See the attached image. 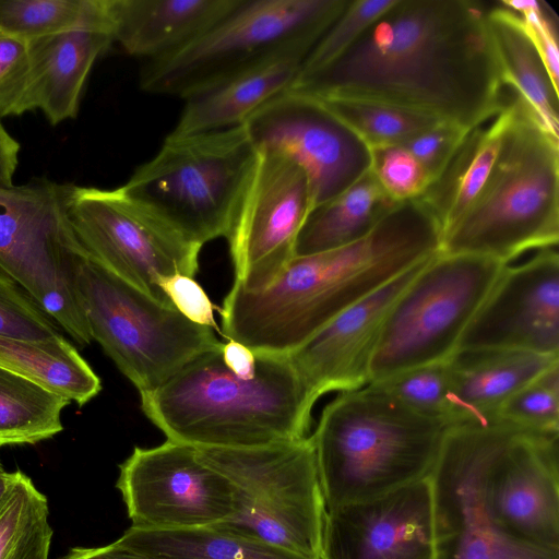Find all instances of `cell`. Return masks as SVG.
I'll use <instances>...</instances> for the list:
<instances>
[{"instance_id": "6da1fadb", "label": "cell", "mask_w": 559, "mask_h": 559, "mask_svg": "<svg viewBox=\"0 0 559 559\" xmlns=\"http://www.w3.org/2000/svg\"><path fill=\"white\" fill-rule=\"evenodd\" d=\"M488 8L395 0L337 59L286 91L389 103L471 130L506 100Z\"/></svg>"}, {"instance_id": "7a4b0ae2", "label": "cell", "mask_w": 559, "mask_h": 559, "mask_svg": "<svg viewBox=\"0 0 559 559\" xmlns=\"http://www.w3.org/2000/svg\"><path fill=\"white\" fill-rule=\"evenodd\" d=\"M441 231L417 200L400 202L364 238L294 257L266 288L233 284L222 334L253 353L288 355L335 316L441 251Z\"/></svg>"}, {"instance_id": "3957f363", "label": "cell", "mask_w": 559, "mask_h": 559, "mask_svg": "<svg viewBox=\"0 0 559 559\" xmlns=\"http://www.w3.org/2000/svg\"><path fill=\"white\" fill-rule=\"evenodd\" d=\"M252 378L236 376L222 347L203 353L154 390L145 416L167 440L194 448H258L307 436L316 403L287 355L254 353Z\"/></svg>"}, {"instance_id": "277c9868", "label": "cell", "mask_w": 559, "mask_h": 559, "mask_svg": "<svg viewBox=\"0 0 559 559\" xmlns=\"http://www.w3.org/2000/svg\"><path fill=\"white\" fill-rule=\"evenodd\" d=\"M450 428L374 383L341 392L311 435L326 510L428 478Z\"/></svg>"}, {"instance_id": "5b68a950", "label": "cell", "mask_w": 559, "mask_h": 559, "mask_svg": "<svg viewBox=\"0 0 559 559\" xmlns=\"http://www.w3.org/2000/svg\"><path fill=\"white\" fill-rule=\"evenodd\" d=\"M508 109L491 173L472 206L443 237V253L510 264L528 250L558 245L559 139L512 90Z\"/></svg>"}, {"instance_id": "8992f818", "label": "cell", "mask_w": 559, "mask_h": 559, "mask_svg": "<svg viewBox=\"0 0 559 559\" xmlns=\"http://www.w3.org/2000/svg\"><path fill=\"white\" fill-rule=\"evenodd\" d=\"M259 151L245 124L168 134L121 186L195 247L227 238Z\"/></svg>"}, {"instance_id": "52a82bcc", "label": "cell", "mask_w": 559, "mask_h": 559, "mask_svg": "<svg viewBox=\"0 0 559 559\" xmlns=\"http://www.w3.org/2000/svg\"><path fill=\"white\" fill-rule=\"evenodd\" d=\"M235 490V513L211 525L321 559L326 506L311 436L258 448H195Z\"/></svg>"}, {"instance_id": "ba28073f", "label": "cell", "mask_w": 559, "mask_h": 559, "mask_svg": "<svg viewBox=\"0 0 559 559\" xmlns=\"http://www.w3.org/2000/svg\"><path fill=\"white\" fill-rule=\"evenodd\" d=\"M73 186L39 177L0 187V273L84 347L92 336L76 273L87 254L69 219Z\"/></svg>"}, {"instance_id": "9c48e42d", "label": "cell", "mask_w": 559, "mask_h": 559, "mask_svg": "<svg viewBox=\"0 0 559 559\" xmlns=\"http://www.w3.org/2000/svg\"><path fill=\"white\" fill-rule=\"evenodd\" d=\"M76 286L92 340L140 393L223 345L211 328L191 322L88 257L79 266Z\"/></svg>"}, {"instance_id": "30bf717a", "label": "cell", "mask_w": 559, "mask_h": 559, "mask_svg": "<svg viewBox=\"0 0 559 559\" xmlns=\"http://www.w3.org/2000/svg\"><path fill=\"white\" fill-rule=\"evenodd\" d=\"M347 0H242L203 34L146 61L140 87L182 99L296 40L320 39Z\"/></svg>"}, {"instance_id": "8fae6325", "label": "cell", "mask_w": 559, "mask_h": 559, "mask_svg": "<svg viewBox=\"0 0 559 559\" xmlns=\"http://www.w3.org/2000/svg\"><path fill=\"white\" fill-rule=\"evenodd\" d=\"M506 265L441 251L430 258L388 314L371 361L370 382L448 360Z\"/></svg>"}, {"instance_id": "7c38bea8", "label": "cell", "mask_w": 559, "mask_h": 559, "mask_svg": "<svg viewBox=\"0 0 559 559\" xmlns=\"http://www.w3.org/2000/svg\"><path fill=\"white\" fill-rule=\"evenodd\" d=\"M68 214L90 259L159 304L175 308L158 281L178 273L193 277L201 248L187 242L121 187L74 185Z\"/></svg>"}, {"instance_id": "4fadbf2b", "label": "cell", "mask_w": 559, "mask_h": 559, "mask_svg": "<svg viewBox=\"0 0 559 559\" xmlns=\"http://www.w3.org/2000/svg\"><path fill=\"white\" fill-rule=\"evenodd\" d=\"M559 433L499 423L484 438L476 484L488 520L509 538L559 552Z\"/></svg>"}, {"instance_id": "5bb4252c", "label": "cell", "mask_w": 559, "mask_h": 559, "mask_svg": "<svg viewBox=\"0 0 559 559\" xmlns=\"http://www.w3.org/2000/svg\"><path fill=\"white\" fill-rule=\"evenodd\" d=\"M258 151L226 238L234 282L252 292L270 286L295 257L299 231L313 209L305 170L285 153Z\"/></svg>"}, {"instance_id": "9a60e30c", "label": "cell", "mask_w": 559, "mask_h": 559, "mask_svg": "<svg viewBox=\"0 0 559 559\" xmlns=\"http://www.w3.org/2000/svg\"><path fill=\"white\" fill-rule=\"evenodd\" d=\"M116 487L131 527L168 531L219 524L235 513V490L194 447L167 440L135 447L119 465Z\"/></svg>"}, {"instance_id": "2e32d148", "label": "cell", "mask_w": 559, "mask_h": 559, "mask_svg": "<svg viewBox=\"0 0 559 559\" xmlns=\"http://www.w3.org/2000/svg\"><path fill=\"white\" fill-rule=\"evenodd\" d=\"M243 124L258 150L285 153L305 170L313 209L342 193L370 168L368 146L313 96L285 91Z\"/></svg>"}, {"instance_id": "e0dca14e", "label": "cell", "mask_w": 559, "mask_h": 559, "mask_svg": "<svg viewBox=\"0 0 559 559\" xmlns=\"http://www.w3.org/2000/svg\"><path fill=\"white\" fill-rule=\"evenodd\" d=\"M509 349L559 356V255L539 250L507 264L471 320L457 350Z\"/></svg>"}, {"instance_id": "ac0fdd59", "label": "cell", "mask_w": 559, "mask_h": 559, "mask_svg": "<svg viewBox=\"0 0 559 559\" xmlns=\"http://www.w3.org/2000/svg\"><path fill=\"white\" fill-rule=\"evenodd\" d=\"M430 478L326 510L321 559H432Z\"/></svg>"}, {"instance_id": "d6986e66", "label": "cell", "mask_w": 559, "mask_h": 559, "mask_svg": "<svg viewBox=\"0 0 559 559\" xmlns=\"http://www.w3.org/2000/svg\"><path fill=\"white\" fill-rule=\"evenodd\" d=\"M429 259L335 316L287 355L316 402L329 392L357 390L370 382L388 314Z\"/></svg>"}, {"instance_id": "ffe728a7", "label": "cell", "mask_w": 559, "mask_h": 559, "mask_svg": "<svg viewBox=\"0 0 559 559\" xmlns=\"http://www.w3.org/2000/svg\"><path fill=\"white\" fill-rule=\"evenodd\" d=\"M433 504L432 559H559V552L520 544L486 516L474 463L465 455L441 457L429 476Z\"/></svg>"}, {"instance_id": "44dd1931", "label": "cell", "mask_w": 559, "mask_h": 559, "mask_svg": "<svg viewBox=\"0 0 559 559\" xmlns=\"http://www.w3.org/2000/svg\"><path fill=\"white\" fill-rule=\"evenodd\" d=\"M319 39L285 45L267 57L185 98L170 134L189 135L241 126L259 108L288 90Z\"/></svg>"}, {"instance_id": "7402d4cb", "label": "cell", "mask_w": 559, "mask_h": 559, "mask_svg": "<svg viewBox=\"0 0 559 559\" xmlns=\"http://www.w3.org/2000/svg\"><path fill=\"white\" fill-rule=\"evenodd\" d=\"M242 0H106L114 43L154 60L190 43Z\"/></svg>"}, {"instance_id": "603a6c76", "label": "cell", "mask_w": 559, "mask_h": 559, "mask_svg": "<svg viewBox=\"0 0 559 559\" xmlns=\"http://www.w3.org/2000/svg\"><path fill=\"white\" fill-rule=\"evenodd\" d=\"M559 356L509 349L457 350L451 370V427L489 424L515 392L552 365Z\"/></svg>"}, {"instance_id": "cb8c5ba5", "label": "cell", "mask_w": 559, "mask_h": 559, "mask_svg": "<svg viewBox=\"0 0 559 559\" xmlns=\"http://www.w3.org/2000/svg\"><path fill=\"white\" fill-rule=\"evenodd\" d=\"M114 44L106 29H75L28 41L32 100L51 126L78 116L84 85Z\"/></svg>"}, {"instance_id": "d4e9b609", "label": "cell", "mask_w": 559, "mask_h": 559, "mask_svg": "<svg viewBox=\"0 0 559 559\" xmlns=\"http://www.w3.org/2000/svg\"><path fill=\"white\" fill-rule=\"evenodd\" d=\"M508 117L507 95L502 109L468 130L439 176L415 199L435 219L442 239L485 186L497 158Z\"/></svg>"}, {"instance_id": "484cf974", "label": "cell", "mask_w": 559, "mask_h": 559, "mask_svg": "<svg viewBox=\"0 0 559 559\" xmlns=\"http://www.w3.org/2000/svg\"><path fill=\"white\" fill-rule=\"evenodd\" d=\"M487 19L503 86L511 88L559 139V91L518 15L500 1L488 8Z\"/></svg>"}, {"instance_id": "4316f807", "label": "cell", "mask_w": 559, "mask_h": 559, "mask_svg": "<svg viewBox=\"0 0 559 559\" xmlns=\"http://www.w3.org/2000/svg\"><path fill=\"white\" fill-rule=\"evenodd\" d=\"M400 202L369 170L338 195L311 210L295 247V257L320 253L366 237Z\"/></svg>"}, {"instance_id": "83f0119b", "label": "cell", "mask_w": 559, "mask_h": 559, "mask_svg": "<svg viewBox=\"0 0 559 559\" xmlns=\"http://www.w3.org/2000/svg\"><path fill=\"white\" fill-rule=\"evenodd\" d=\"M0 366L79 406L102 390L99 377L63 336L48 341L0 336Z\"/></svg>"}, {"instance_id": "f1b7e54d", "label": "cell", "mask_w": 559, "mask_h": 559, "mask_svg": "<svg viewBox=\"0 0 559 559\" xmlns=\"http://www.w3.org/2000/svg\"><path fill=\"white\" fill-rule=\"evenodd\" d=\"M117 542L158 559H307L215 526L168 531L130 526Z\"/></svg>"}, {"instance_id": "f546056e", "label": "cell", "mask_w": 559, "mask_h": 559, "mask_svg": "<svg viewBox=\"0 0 559 559\" xmlns=\"http://www.w3.org/2000/svg\"><path fill=\"white\" fill-rule=\"evenodd\" d=\"M71 402L0 366V448L35 444L63 430Z\"/></svg>"}, {"instance_id": "4dcf8cb0", "label": "cell", "mask_w": 559, "mask_h": 559, "mask_svg": "<svg viewBox=\"0 0 559 559\" xmlns=\"http://www.w3.org/2000/svg\"><path fill=\"white\" fill-rule=\"evenodd\" d=\"M46 496L21 471L0 499V559H48L52 528Z\"/></svg>"}, {"instance_id": "1f68e13d", "label": "cell", "mask_w": 559, "mask_h": 559, "mask_svg": "<svg viewBox=\"0 0 559 559\" xmlns=\"http://www.w3.org/2000/svg\"><path fill=\"white\" fill-rule=\"evenodd\" d=\"M75 29H106V0H0V31L31 41Z\"/></svg>"}, {"instance_id": "d6a6232c", "label": "cell", "mask_w": 559, "mask_h": 559, "mask_svg": "<svg viewBox=\"0 0 559 559\" xmlns=\"http://www.w3.org/2000/svg\"><path fill=\"white\" fill-rule=\"evenodd\" d=\"M340 118L368 148L402 144L441 121L393 104L354 98L316 97Z\"/></svg>"}, {"instance_id": "836d02e7", "label": "cell", "mask_w": 559, "mask_h": 559, "mask_svg": "<svg viewBox=\"0 0 559 559\" xmlns=\"http://www.w3.org/2000/svg\"><path fill=\"white\" fill-rule=\"evenodd\" d=\"M370 383L377 384L408 409L451 427L449 359L414 367Z\"/></svg>"}, {"instance_id": "e575fe53", "label": "cell", "mask_w": 559, "mask_h": 559, "mask_svg": "<svg viewBox=\"0 0 559 559\" xmlns=\"http://www.w3.org/2000/svg\"><path fill=\"white\" fill-rule=\"evenodd\" d=\"M497 420L533 433H559V362L515 392Z\"/></svg>"}, {"instance_id": "d590c367", "label": "cell", "mask_w": 559, "mask_h": 559, "mask_svg": "<svg viewBox=\"0 0 559 559\" xmlns=\"http://www.w3.org/2000/svg\"><path fill=\"white\" fill-rule=\"evenodd\" d=\"M395 0H347L304 61L298 78L308 75L337 59Z\"/></svg>"}, {"instance_id": "8d00e7d4", "label": "cell", "mask_w": 559, "mask_h": 559, "mask_svg": "<svg viewBox=\"0 0 559 559\" xmlns=\"http://www.w3.org/2000/svg\"><path fill=\"white\" fill-rule=\"evenodd\" d=\"M0 336L48 341L62 336L58 325L11 278L0 273Z\"/></svg>"}, {"instance_id": "74e56055", "label": "cell", "mask_w": 559, "mask_h": 559, "mask_svg": "<svg viewBox=\"0 0 559 559\" xmlns=\"http://www.w3.org/2000/svg\"><path fill=\"white\" fill-rule=\"evenodd\" d=\"M369 151L370 171L396 202L414 200L428 187L426 171L403 145H383Z\"/></svg>"}, {"instance_id": "f35d334b", "label": "cell", "mask_w": 559, "mask_h": 559, "mask_svg": "<svg viewBox=\"0 0 559 559\" xmlns=\"http://www.w3.org/2000/svg\"><path fill=\"white\" fill-rule=\"evenodd\" d=\"M33 110L28 41L0 31V119Z\"/></svg>"}, {"instance_id": "ab89813d", "label": "cell", "mask_w": 559, "mask_h": 559, "mask_svg": "<svg viewBox=\"0 0 559 559\" xmlns=\"http://www.w3.org/2000/svg\"><path fill=\"white\" fill-rule=\"evenodd\" d=\"M519 17L520 24L538 51L554 86L559 91V49L557 19L545 2L503 0Z\"/></svg>"}, {"instance_id": "60d3db41", "label": "cell", "mask_w": 559, "mask_h": 559, "mask_svg": "<svg viewBox=\"0 0 559 559\" xmlns=\"http://www.w3.org/2000/svg\"><path fill=\"white\" fill-rule=\"evenodd\" d=\"M467 132L457 124L439 121L401 145L420 164L430 183L442 171Z\"/></svg>"}, {"instance_id": "b9f144b4", "label": "cell", "mask_w": 559, "mask_h": 559, "mask_svg": "<svg viewBox=\"0 0 559 559\" xmlns=\"http://www.w3.org/2000/svg\"><path fill=\"white\" fill-rule=\"evenodd\" d=\"M173 306L191 322L219 331L214 318L215 306L192 276L174 274L158 281Z\"/></svg>"}, {"instance_id": "7bdbcfd3", "label": "cell", "mask_w": 559, "mask_h": 559, "mask_svg": "<svg viewBox=\"0 0 559 559\" xmlns=\"http://www.w3.org/2000/svg\"><path fill=\"white\" fill-rule=\"evenodd\" d=\"M222 357L225 365L238 377L252 378L255 373V354L243 344L228 340L222 345Z\"/></svg>"}, {"instance_id": "ee69618b", "label": "cell", "mask_w": 559, "mask_h": 559, "mask_svg": "<svg viewBox=\"0 0 559 559\" xmlns=\"http://www.w3.org/2000/svg\"><path fill=\"white\" fill-rule=\"evenodd\" d=\"M59 559H158L128 548L117 540L102 547H73Z\"/></svg>"}, {"instance_id": "f6af8a7d", "label": "cell", "mask_w": 559, "mask_h": 559, "mask_svg": "<svg viewBox=\"0 0 559 559\" xmlns=\"http://www.w3.org/2000/svg\"><path fill=\"white\" fill-rule=\"evenodd\" d=\"M20 143L0 122V187H12L19 165Z\"/></svg>"}, {"instance_id": "bcb514c9", "label": "cell", "mask_w": 559, "mask_h": 559, "mask_svg": "<svg viewBox=\"0 0 559 559\" xmlns=\"http://www.w3.org/2000/svg\"><path fill=\"white\" fill-rule=\"evenodd\" d=\"M12 478V473H9L4 469L2 462L0 460V499L5 492L10 481Z\"/></svg>"}]
</instances>
